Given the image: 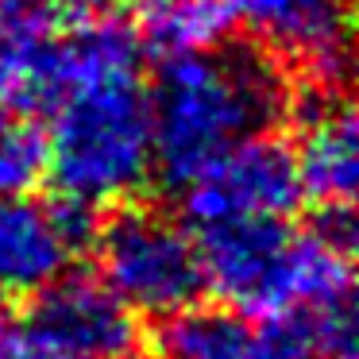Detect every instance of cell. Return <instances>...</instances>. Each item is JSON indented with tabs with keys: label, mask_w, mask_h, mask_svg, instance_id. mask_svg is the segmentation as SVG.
Instances as JSON below:
<instances>
[{
	"label": "cell",
	"mask_w": 359,
	"mask_h": 359,
	"mask_svg": "<svg viewBox=\"0 0 359 359\" xmlns=\"http://www.w3.org/2000/svg\"><path fill=\"white\" fill-rule=\"evenodd\" d=\"M286 74L255 47H212L166 58L151 109V158L166 186L194 182L212 158L248 135H263L290 112Z\"/></svg>",
	"instance_id": "cell-1"
},
{
	"label": "cell",
	"mask_w": 359,
	"mask_h": 359,
	"mask_svg": "<svg viewBox=\"0 0 359 359\" xmlns=\"http://www.w3.org/2000/svg\"><path fill=\"white\" fill-rule=\"evenodd\" d=\"M189 232L205 286L248 317L351 297V255L320 243L309 228L290 232L278 217H232L194 224Z\"/></svg>",
	"instance_id": "cell-2"
},
{
	"label": "cell",
	"mask_w": 359,
	"mask_h": 359,
	"mask_svg": "<svg viewBox=\"0 0 359 359\" xmlns=\"http://www.w3.org/2000/svg\"><path fill=\"white\" fill-rule=\"evenodd\" d=\"M47 112V170L58 194L104 205L147 186L155 158L140 70L78 81L62 89Z\"/></svg>",
	"instance_id": "cell-3"
},
{
	"label": "cell",
	"mask_w": 359,
	"mask_h": 359,
	"mask_svg": "<svg viewBox=\"0 0 359 359\" xmlns=\"http://www.w3.org/2000/svg\"><path fill=\"white\" fill-rule=\"evenodd\" d=\"M101 282L132 313L166 317L197 302L205 290V271L194 232L174 217L147 205H124L97 228Z\"/></svg>",
	"instance_id": "cell-4"
},
{
	"label": "cell",
	"mask_w": 359,
	"mask_h": 359,
	"mask_svg": "<svg viewBox=\"0 0 359 359\" xmlns=\"http://www.w3.org/2000/svg\"><path fill=\"white\" fill-rule=\"evenodd\" d=\"M189 228L232 217H278L286 220L302 205L294 151L274 135H248L212 158L194 182H186Z\"/></svg>",
	"instance_id": "cell-5"
},
{
	"label": "cell",
	"mask_w": 359,
	"mask_h": 359,
	"mask_svg": "<svg viewBox=\"0 0 359 359\" xmlns=\"http://www.w3.org/2000/svg\"><path fill=\"white\" fill-rule=\"evenodd\" d=\"M27 340L78 359H128L140 344V325L101 278L58 274L32 294Z\"/></svg>",
	"instance_id": "cell-6"
},
{
	"label": "cell",
	"mask_w": 359,
	"mask_h": 359,
	"mask_svg": "<svg viewBox=\"0 0 359 359\" xmlns=\"http://www.w3.org/2000/svg\"><path fill=\"white\" fill-rule=\"evenodd\" d=\"M232 12L271 47L313 78L332 86L348 78V0H228Z\"/></svg>",
	"instance_id": "cell-7"
},
{
	"label": "cell",
	"mask_w": 359,
	"mask_h": 359,
	"mask_svg": "<svg viewBox=\"0 0 359 359\" xmlns=\"http://www.w3.org/2000/svg\"><path fill=\"white\" fill-rule=\"evenodd\" d=\"M286 116L297 120V178L320 205L351 201L359 186V124L351 101L332 86H313L302 101H290Z\"/></svg>",
	"instance_id": "cell-8"
},
{
	"label": "cell",
	"mask_w": 359,
	"mask_h": 359,
	"mask_svg": "<svg viewBox=\"0 0 359 359\" xmlns=\"http://www.w3.org/2000/svg\"><path fill=\"white\" fill-rule=\"evenodd\" d=\"M74 12L81 8L70 0H0V74L8 81L12 109L47 112L50 55Z\"/></svg>",
	"instance_id": "cell-9"
},
{
	"label": "cell",
	"mask_w": 359,
	"mask_h": 359,
	"mask_svg": "<svg viewBox=\"0 0 359 359\" xmlns=\"http://www.w3.org/2000/svg\"><path fill=\"white\" fill-rule=\"evenodd\" d=\"M74 251L58 236L47 201L0 197V297H32L66 274Z\"/></svg>",
	"instance_id": "cell-10"
},
{
	"label": "cell",
	"mask_w": 359,
	"mask_h": 359,
	"mask_svg": "<svg viewBox=\"0 0 359 359\" xmlns=\"http://www.w3.org/2000/svg\"><path fill=\"white\" fill-rule=\"evenodd\" d=\"M158 359H263L259 336L248 313L232 305L189 302L158 317L155 328Z\"/></svg>",
	"instance_id": "cell-11"
},
{
	"label": "cell",
	"mask_w": 359,
	"mask_h": 359,
	"mask_svg": "<svg viewBox=\"0 0 359 359\" xmlns=\"http://www.w3.org/2000/svg\"><path fill=\"white\" fill-rule=\"evenodd\" d=\"M263 359H328L355 355V309L348 302L290 305L255 325Z\"/></svg>",
	"instance_id": "cell-12"
},
{
	"label": "cell",
	"mask_w": 359,
	"mask_h": 359,
	"mask_svg": "<svg viewBox=\"0 0 359 359\" xmlns=\"http://www.w3.org/2000/svg\"><path fill=\"white\" fill-rule=\"evenodd\" d=\"M236 12L228 0H135V35L163 58L212 50L228 39Z\"/></svg>",
	"instance_id": "cell-13"
},
{
	"label": "cell",
	"mask_w": 359,
	"mask_h": 359,
	"mask_svg": "<svg viewBox=\"0 0 359 359\" xmlns=\"http://www.w3.org/2000/svg\"><path fill=\"white\" fill-rule=\"evenodd\" d=\"M47 174V135L27 120H0V197L32 194Z\"/></svg>",
	"instance_id": "cell-14"
},
{
	"label": "cell",
	"mask_w": 359,
	"mask_h": 359,
	"mask_svg": "<svg viewBox=\"0 0 359 359\" xmlns=\"http://www.w3.org/2000/svg\"><path fill=\"white\" fill-rule=\"evenodd\" d=\"M47 205H50V217H55V224H58V236L66 240V248H70L74 255L93 248L97 228H101V209H97L93 201L58 194L55 201H47Z\"/></svg>",
	"instance_id": "cell-15"
},
{
	"label": "cell",
	"mask_w": 359,
	"mask_h": 359,
	"mask_svg": "<svg viewBox=\"0 0 359 359\" xmlns=\"http://www.w3.org/2000/svg\"><path fill=\"white\" fill-rule=\"evenodd\" d=\"M309 232L317 236L320 243L351 255L355 251V212H351V201H332V205H317L309 220Z\"/></svg>",
	"instance_id": "cell-16"
},
{
	"label": "cell",
	"mask_w": 359,
	"mask_h": 359,
	"mask_svg": "<svg viewBox=\"0 0 359 359\" xmlns=\"http://www.w3.org/2000/svg\"><path fill=\"white\" fill-rule=\"evenodd\" d=\"M0 359H78V355H66V351H50L35 340H20V344H0Z\"/></svg>",
	"instance_id": "cell-17"
},
{
	"label": "cell",
	"mask_w": 359,
	"mask_h": 359,
	"mask_svg": "<svg viewBox=\"0 0 359 359\" xmlns=\"http://www.w3.org/2000/svg\"><path fill=\"white\" fill-rule=\"evenodd\" d=\"M12 332V313H8V297H0V344L8 340Z\"/></svg>",
	"instance_id": "cell-18"
},
{
	"label": "cell",
	"mask_w": 359,
	"mask_h": 359,
	"mask_svg": "<svg viewBox=\"0 0 359 359\" xmlns=\"http://www.w3.org/2000/svg\"><path fill=\"white\" fill-rule=\"evenodd\" d=\"M12 109V93H8V81H4V74H0V120H4V112Z\"/></svg>",
	"instance_id": "cell-19"
},
{
	"label": "cell",
	"mask_w": 359,
	"mask_h": 359,
	"mask_svg": "<svg viewBox=\"0 0 359 359\" xmlns=\"http://www.w3.org/2000/svg\"><path fill=\"white\" fill-rule=\"evenodd\" d=\"M70 4H78V8H86V4H97V0H70Z\"/></svg>",
	"instance_id": "cell-20"
},
{
	"label": "cell",
	"mask_w": 359,
	"mask_h": 359,
	"mask_svg": "<svg viewBox=\"0 0 359 359\" xmlns=\"http://www.w3.org/2000/svg\"><path fill=\"white\" fill-rule=\"evenodd\" d=\"M328 359H351V355H328Z\"/></svg>",
	"instance_id": "cell-21"
}]
</instances>
